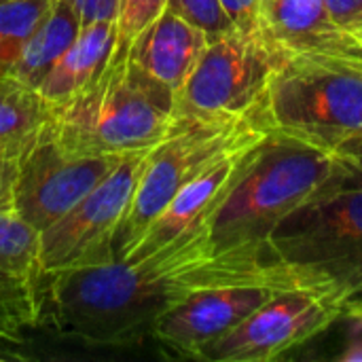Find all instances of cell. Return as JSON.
I'll list each match as a JSON object with an SVG mask.
<instances>
[{
    "mask_svg": "<svg viewBox=\"0 0 362 362\" xmlns=\"http://www.w3.org/2000/svg\"><path fill=\"white\" fill-rule=\"evenodd\" d=\"M341 172L333 191H362V138L337 153Z\"/></svg>",
    "mask_w": 362,
    "mask_h": 362,
    "instance_id": "obj_23",
    "label": "cell"
},
{
    "mask_svg": "<svg viewBox=\"0 0 362 362\" xmlns=\"http://www.w3.org/2000/svg\"><path fill=\"white\" fill-rule=\"evenodd\" d=\"M174 115L176 93L151 78L127 53H112L91 85L51 104L47 132L70 153L123 157L159 144Z\"/></svg>",
    "mask_w": 362,
    "mask_h": 362,
    "instance_id": "obj_4",
    "label": "cell"
},
{
    "mask_svg": "<svg viewBox=\"0 0 362 362\" xmlns=\"http://www.w3.org/2000/svg\"><path fill=\"white\" fill-rule=\"evenodd\" d=\"M216 286L206 235H182L138 261L115 259L45 278L42 325L93 348L153 337L159 318L199 288Z\"/></svg>",
    "mask_w": 362,
    "mask_h": 362,
    "instance_id": "obj_1",
    "label": "cell"
},
{
    "mask_svg": "<svg viewBox=\"0 0 362 362\" xmlns=\"http://www.w3.org/2000/svg\"><path fill=\"white\" fill-rule=\"evenodd\" d=\"M81 28L83 23L70 0H55L25 42L23 53L11 74L36 89L45 74L74 42Z\"/></svg>",
    "mask_w": 362,
    "mask_h": 362,
    "instance_id": "obj_18",
    "label": "cell"
},
{
    "mask_svg": "<svg viewBox=\"0 0 362 362\" xmlns=\"http://www.w3.org/2000/svg\"><path fill=\"white\" fill-rule=\"evenodd\" d=\"M40 233L13 210L0 212V344L21 346L42 320Z\"/></svg>",
    "mask_w": 362,
    "mask_h": 362,
    "instance_id": "obj_13",
    "label": "cell"
},
{
    "mask_svg": "<svg viewBox=\"0 0 362 362\" xmlns=\"http://www.w3.org/2000/svg\"><path fill=\"white\" fill-rule=\"evenodd\" d=\"M70 4L83 25L95 21H117L119 0H70Z\"/></svg>",
    "mask_w": 362,
    "mask_h": 362,
    "instance_id": "obj_24",
    "label": "cell"
},
{
    "mask_svg": "<svg viewBox=\"0 0 362 362\" xmlns=\"http://www.w3.org/2000/svg\"><path fill=\"white\" fill-rule=\"evenodd\" d=\"M274 293L269 286L255 284L193 291L159 318L153 337L182 356L197 358L204 348L235 329Z\"/></svg>",
    "mask_w": 362,
    "mask_h": 362,
    "instance_id": "obj_12",
    "label": "cell"
},
{
    "mask_svg": "<svg viewBox=\"0 0 362 362\" xmlns=\"http://www.w3.org/2000/svg\"><path fill=\"white\" fill-rule=\"evenodd\" d=\"M257 129H267L261 115L248 117H191L174 115L168 134L146 157L127 212L115 233V257L125 259L148 225L172 197L225 151Z\"/></svg>",
    "mask_w": 362,
    "mask_h": 362,
    "instance_id": "obj_6",
    "label": "cell"
},
{
    "mask_svg": "<svg viewBox=\"0 0 362 362\" xmlns=\"http://www.w3.org/2000/svg\"><path fill=\"white\" fill-rule=\"evenodd\" d=\"M123 157L70 153L45 132L15 161L13 212L40 233L76 206Z\"/></svg>",
    "mask_w": 362,
    "mask_h": 362,
    "instance_id": "obj_9",
    "label": "cell"
},
{
    "mask_svg": "<svg viewBox=\"0 0 362 362\" xmlns=\"http://www.w3.org/2000/svg\"><path fill=\"white\" fill-rule=\"evenodd\" d=\"M344 312L310 291H276L235 329L197 356L210 362H269L325 333Z\"/></svg>",
    "mask_w": 362,
    "mask_h": 362,
    "instance_id": "obj_10",
    "label": "cell"
},
{
    "mask_svg": "<svg viewBox=\"0 0 362 362\" xmlns=\"http://www.w3.org/2000/svg\"><path fill=\"white\" fill-rule=\"evenodd\" d=\"M148 151L125 155L59 221L40 231V267L45 278L115 261V233L127 212Z\"/></svg>",
    "mask_w": 362,
    "mask_h": 362,
    "instance_id": "obj_8",
    "label": "cell"
},
{
    "mask_svg": "<svg viewBox=\"0 0 362 362\" xmlns=\"http://www.w3.org/2000/svg\"><path fill=\"white\" fill-rule=\"evenodd\" d=\"M263 125L329 155L362 138V55L280 57L263 104Z\"/></svg>",
    "mask_w": 362,
    "mask_h": 362,
    "instance_id": "obj_5",
    "label": "cell"
},
{
    "mask_svg": "<svg viewBox=\"0 0 362 362\" xmlns=\"http://www.w3.org/2000/svg\"><path fill=\"white\" fill-rule=\"evenodd\" d=\"M267 132L269 129L252 132L235 146L225 151L218 159H214L195 178H191L172 197V202L163 208V212L148 225V229L132 248V252L125 257V261H138L142 257H148L182 235L206 233L208 223L214 216L216 208L233 189L246 163L250 161L257 144L263 140Z\"/></svg>",
    "mask_w": 362,
    "mask_h": 362,
    "instance_id": "obj_11",
    "label": "cell"
},
{
    "mask_svg": "<svg viewBox=\"0 0 362 362\" xmlns=\"http://www.w3.org/2000/svg\"><path fill=\"white\" fill-rule=\"evenodd\" d=\"M13 180L15 161H0V212L13 210Z\"/></svg>",
    "mask_w": 362,
    "mask_h": 362,
    "instance_id": "obj_26",
    "label": "cell"
},
{
    "mask_svg": "<svg viewBox=\"0 0 362 362\" xmlns=\"http://www.w3.org/2000/svg\"><path fill=\"white\" fill-rule=\"evenodd\" d=\"M337 30L362 47V0H325Z\"/></svg>",
    "mask_w": 362,
    "mask_h": 362,
    "instance_id": "obj_22",
    "label": "cell"
},
{
    "mask_svg": "<svg viewBox=\"0 0 362 362\" xmlns=\"http://www.w3.org/2000/svg\"><path fill=\"white\" fill-rule=\"evenodd\" d=\"M233 25L240 30H259L257 25V4L259 0H221Z\"/></svg>",
    "mask_w": 362,
    "mask_h": 362,
    "instance_id": "obj_25",
    "label": "cell"
},
{
    "mask_svg": "<svg viewBox=\"0 0 362 362\" xmlns=\"http://www.w3.org/2000/svg\"><path fill=\"white\" fill-rule=\"evenodd\" d=\"M208 40L204 30L165 6L161 15L134 38L127 55L138 68L172 89L178 98Z\"/></svg>",
    "mask_w": 362,
    "mask_h": 362,
    "instance_id": "obj_15",
    "label": "cell"
},
{
    "mask_svg": "<svg viewBox=\"0 0 362 362\" xmlns=\"http://www.w3.org/2000/svg\"><path fill=\"white\" fill-rule=\"evenodd\" d=\"M276 291H310L362 318V191L320 193L272 231Z\"/></svg>",
    "mask_w": 362,
    "mask_h": 362,
    "instance_id": "obj_3",
    "label": "cell"
},
{
    "mask_svg": "<svg viewBox=\"0 0 362 362\" xmlns=\"http://www.w3.org/2000/svg\"><path fill=\"white\" fill-rule=\"evenodd\" d=\"M115 40L117 28L112 21L85 23L68 51L38 83V93L49 104H57L83 91L108 66Z\"/></svg>",
    "mask_w": 362,
    "mask_h": 362,
    "instance_id": "obj_16",
    "label": "cell"
},
{
    "mask_svg": "<svg viewBox=\"0 0 362 362\" xmlns=\"http://www.w3.org/2000/svg\"><path fill=\"white\" fill-rule=\"evenodd\" d=\"M168 6L204 30L210 40L235 28L221 0H168Z\"/></svg>",
    "mask_w": 362,
    "mask_h": 362,
    "instance_id": "obj_21",
    "label": "cell"
},
{
    "mask_svg": "<svg viewBox=\"0 0 362 362\" xmlns=\"http://www.w3.org/2000/svg\"><path fill=\"white\" fill-rule=\"evenodd\" d=\"M168 6V0H119V13H117V40L112 53L123 55L129 51L134 38L151 23L155 21L161 11Z\"/></svg>",
    "mask_w": 362,
    "mask_h": 362,
    "instance_id": "obj_20",
    "label": "cell"
},
{
    "mask_svg": "<svg viewBox=\"0 0 362 362\" xmlns=\"http://www.w3.org/2000/svg\"><path fill=\"white\" fill-rule=\"evenodd\" d=\"M55 0H0V76L11 74Z\"/></svg>",
    "mask_w": 362,
    "mask_h": 362,
    "instance_id": "obj_19",
    "label": "cell"
},
{
    "mask_svg": "<svg viewBox=\"0 0 362 362\" xmlns=\"http://www.w3.org/2000/svg\"><path fill=\"white\" fill-rule=\"evenodd\" d=\"M257 25L280 57L299 53L362 55L361 45L337 30L325 0H259Z\"/></svg>",
    "mask_w": 362,
    "mask_h": 362,
    "instance_id": "obj_14",
    "label": "cell"
},
{
    "mask_svg": "<svg viewBox=\"0 0 362 362\" xmlns=\"http://www.w3.org/2000/svg\"><path fill=\"white\" fill-rule=\"evenodd\" d=\"M280 55L259 30L233 28L208 40L176 98V115L248 117L261 104Z\"/></svg>",
    "mask_w": 362,
    "mask_h": 362,
    "instance_id": "obj_7",
    "label": "cell"
},
{
    "mask_svg": "<svg viewBox=\"0 0 362 362\" xmlns=\"http://www.w3.org/2000/svg\"><path fill=\"white\" fill-rule=\"evenodd\" d=\"M339 172L337 155L267 132L206 229L218 284L274 288L272 231L297 206L333 193Z\"/></svg>",
    "mask_w": 362,
    "mask_h": 362,
    "instance_id": "obj_2",
    "label": "cell"
},
{
    "mask_svg": "<svg viewBox=\"0 0 362 362\" xmlns=\"http://www.w3.org/2000/svg\"><path fill=\"white\" fill-rule=\"evenodd\" d=\"M51 121V104L13 74L0 76V161H17Z\"/></svg>",
    "mask_w": 362,
    "mask_h": 362,
    "instance_id": "obj_17",
    "label": "cell"
},
{
    "mask_svg": "<svg viewBox=\"0 0 362 362\" xmlns=\"http://www.w3.org/2000/svg\"><path fill=\"white\" fill-rule=\"evenodd\" d=\"M23 358H28L25 354H21V352H17V348L15 346H6V344H0V362L4 361H23Z\"/></svg>",
    "mask_w": 362,
    "mask_h": 362,
    "instance_id": "obj_27",
    "label": "cell"
}]
</instances>
